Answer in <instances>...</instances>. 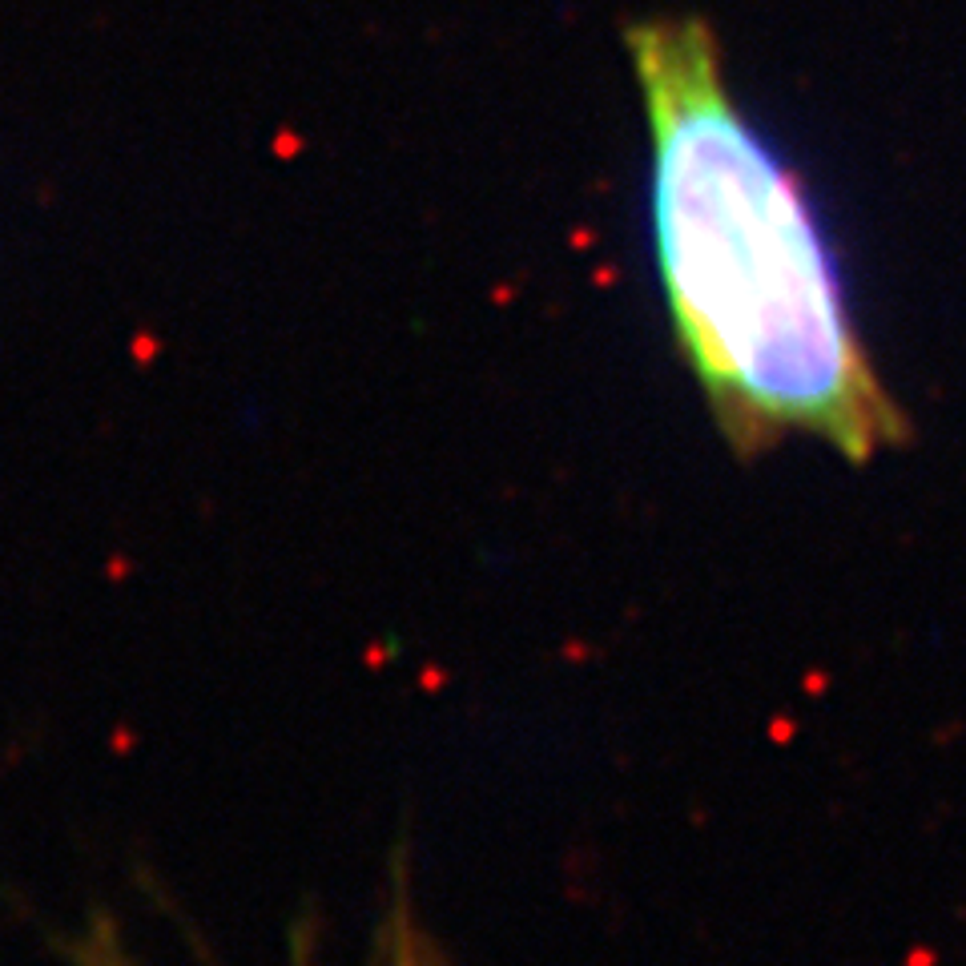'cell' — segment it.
<instances>
[{
	"instance_id": "1",
	"label": "cell",
	"mask_w": 966,
	"mask_h": 966,
	"mask_svg": "<svg viewBox=\"0 0 966 966\" xmlns=\"http://www.w3.org/2000/svg\"><path fill=\"white\" fill-rule=\"evenodd\" d=\"M648 122V222L677 350L737 455L789 436L870 463L906 415L845 310L797 177L745 117L701 17L624 33Z\"/></svg>"
}]
</instances>
